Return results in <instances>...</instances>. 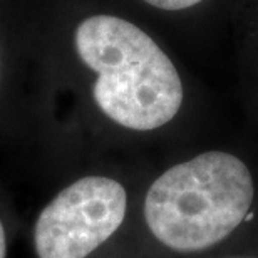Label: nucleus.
I'll return each instance as SVG.
<instances>
[{"instance_id":"4","label":"nucleus","mask_w":258,"mask_h":258,"mask_svg":"<svg viewBox=\"0 0 258 258\" xmlns=\"http://www.w3.org/2000/svg\"><path fill=\"white\" fill-rule=\"evenodd\" d=\"M146 2L161 10H184L200 4L201 0H146Z\"/></svg>"},{"instance_id":"5","label":"nucleus","mask_w":258,"mask_h":258,"mask_svg":"<svg viewBox=\"0 0 258 258\" xmlns=\"http://www.w3.org/2000/svg\"><path fill=\"white\" fill-rule=\"evenodd\" d=\"M5 255H7V240H5L4 225L0 221V258H5Z\"/></svg>"},{"instance_id":"2","label":"nucleus","mask_w":258,"mask_h":258,"mask_svg":"<svg viewBox=\"0 0 258 258\" xmlns=\"http://www.w3.org/2000/svg\"><path fill=\"white\" fill-rule=\"evenodd\" d=\"M255 186L240 158L208 151L163 173L148 189L144 218L159 243L200 251L225 240L248 215Z\"/></svg>"},{"instance_id":"3","label":"nucleus","mask_w":258,"mask_h":258,"mask_svg":"<svg viewBox=\"0 0 258 258\" xmlns=\"http://www.w3.org/2000/svg\"><path fill=\"white\" fill-rule=\"evenodd\" d=\"M127 206L122 184L86 176L64 188L39 215L34 231L39 258H86L119 230Z\"/></svg>"},{"instance_id":"1","label":"nucleus","mask_w":258,"mask_h":258,"mask_svg":"<svg viewBox=\"0 0 258 258\" xmlns=\"http://www.w3.org/2000/svg\"><path fill=\"white\" fill-rule=\"evenodd\" d=\"M79 59L97 72L96 104L134 131L161 127L178 114L183 84L171 59L149 35L114 15H92L76 29Z\"/></svg>"}]
</instances>
